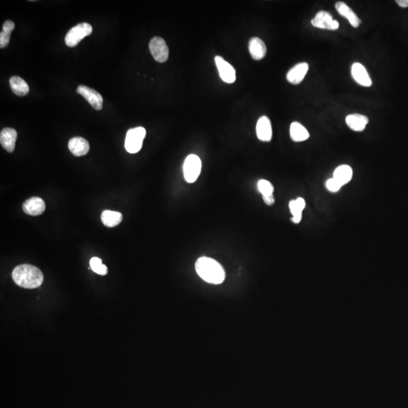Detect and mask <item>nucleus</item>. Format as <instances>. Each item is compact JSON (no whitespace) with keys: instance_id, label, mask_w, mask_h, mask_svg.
Returning a JSON list of instances; mask_svg holds the SVG:
<instances>
[{"instance_id":"obj_12","label":"nucleus","mask_w":408,"mask_h":408,"mask_svg":"<svg viewBox=\"0 0 408 408\" xmlns=\"http://www.w3.org/2000/svg\"><path fill=\"white\" fill-rule=\"evenodd\" d=\"M46 210V203L40 197H33L28 199L23 204V210L30 216H39Z\"/></svg>"},{"instance_id":"obj_30","label":"nucleus","mask_w":408,"mask_h":408,"mask_svg":"<svg viewBox=\"0 0 408 408\" xmlns=\"http://www.w3.org/2000/svg\"><path fill=\"white\" fill-rule=\"evenodd\" d=\"M396 3L398 6L402 8L408 7V0H397Z\"/></svg>"},{"instance_id":"obj_19","label":"nucleus","mask_w":408,"mask_h":408,"mask_svg":"<svg viewBox=\"0 0 408 408\" xmlns=\"http://www.w3.org/2000/svg\"><path fill=\"white\" fill-rule=\"evenodd\" d=\"M11 89L15 95L18 96H25L29 92L30 88L25 79L20 76H12L9 80Z\"/></svg>"},{"instance_id":"obj_14","label":"nucleus","mask_w":408,"mask_h":408,"mask_svg":"<svg viewBox=\"0 0 408 408\" xmlns=\"http://www.w3.org/2000/svg\"><path fill=\"white\" fill-rule=\"evenodd\" d=\"M70 151L76 157H82L89 151V144L87 139L82 137H74L68 142Z\"/></svg>"},{"instance_id":"obj_7","label":"nucleus","mask_w":408,"mask_h":408,"mask_svg":"<svg viewBox=\"0 0 408 408\" xmlns=\"http://www.w3.org/2000/svg\"><path fill=\"white\" fill-rule=\"evenodd\" d=\"M315 28L320 29L336 30L339 29V24L334 20L332 15L326 11H320L311 22Z\"/></svg>"},{"instance_id":"obj_9","label":"nucleus","mask_w":408,"mask_h":408,"mask_svg":"<svg viewBox=\"0 0 408 408\" xmlns=\"http://www.w3.org/2000/svg\"><path fill=\"white\" fill-rule=\"evenodd\" d=\"M215 62L219 71L221 79L226 84H233L236 80L235 70L229 62L223 59L222 57H215Z\"/></svg>"},{"instance_id":"obj_23","label":"nucleus","mask_w":408,"mask_h":408,"mask_svg":"<svg viewBox=\"0 0 408 408\" xmlns=\"http://www.w3.org/2000/svg\"><path fill=\"white\" fill-rule=\"evenodd\" d=\"M353 172L352 169L348 165H341L336 169L333 178L337 180L342 186L350 182L352 178Z\"/></svg>"},{"instance_id":"obj_5","label":"nucleus","mask_w":408,"mask_h":408,"mask_svg":"<svg viewBox=\"0 0 408 408\" xmlns=\"http://www.w3.org/2000/svg\"><path fill=\"white\" fill-rule=\"evenodd\" d=\"M202 162L200 157L195 154H190L186 159L183 166L185 179L189 183H193L198 178L201 172Z\"/></svg>"},{"instance_id":"obj_1","label":"nucleus","mask_w":408,"mask_h":408,"mask_svg":"<svg viewBox=\"0 0 408 408\" xmlns=\"http://www.w3.org/2000/svg\"><path fill=\"white\" fill-rule=\"evenodd\" d=\"M12 278L16 284L26 289H35L44 282L43 272L31 264H20L12 272Z\"/></svg>"},{"instance_id":"obj_21","label":"nucleus","mask_w":408,"mask_h":408,"mask_svg":"<svg viewBox=\"0 0 408 408\" xmlns=\"http://www.w3.org/2000/svg\"><path fill=\"white\" fill-rule=\"evenodd\" d=\"M290 210L293 218L291 220L293 222L298 224L302 219V211L305 207V201L302 197H299L296 200H291L289 203Z\"/></svg>"},{"instance_id":"obj_27","label":"nucleus","mask_w":408,"mask_h":408,"mask_svg":"<svg viewBox=\"0 0 408 408\" xmlns=\"http://www.w3.org/2000/svg\"><path fill=\"white\" fill-rule=\"evenodd\" d=\"M10 34H8V33H4L3 31L0 33V47L2 49L6 47L8 44H9V42H10Z\"/></svg>"},{"instance_id":"obj_6","label":"nucleus","mask_w":408,"mask_h":408,"mask_svg":"<svg viewBox=\"0 0 408 408\" xmlns=\"http://www.w3.org/2000/svg\"><path fill=\"white\" fill-rule=\"evenodd\" d=\"M150 52L153 58L159 63H164L169 58V48L162 38L155 36L149 44Z\"/></svg>"},{"instance_id":"obj_22","label":"nucleus","mask_w":408,"mask_h":408,"mask_svg":"<svg viewBox=\"0 0 408 408\" xmlns=\"http://www.w3.org/2000/svg\"><path fill=\"white\" fill-rule=\"evenodd\" d=\"M101 219L105 226L113 228L120 224L123 220V215L119 212L105 210L101 213Z\"/></svg>"},{"instance_id":"obj_24","label":"nucleus","mask_w":408,"mask_h":408,"mask_svg":"<svg viewBox=\"0 0 408 408\" xmlns=\"http://www.w3.org/2000/svg\"><path fill=\"white\" fill-rule=\"evenodd\" d=\"M90 267L92 270L98 275H105L108 274V268L102 264L101 259L99 258H92L90 260Z\"/></svg>"},{"instance_id":"obj_15","label":"nucleus","mask_w":408,"mask_h":408,"mask_svg":"<svg viewBox=\"0 0 408 408\" xmlns=\"http://www.w3.org/2000/svg\"><path fill=\"white\" fill-rule=\"evenodd\" d=\"M335 7L337 12L342 17H345L353 28H357L361 24V19L352 11L350 6L343 2H337Z\"/></svg>"},{"instance_id":"obj_28","label":"nucleus","mask_w":408,"mask_h":408,"mask_svg":"<svg viewBox=\"0 0 408 408\" xmlns=\"http://www.w3.org/2000/svg\"><path fill=\"white\" fill-rule=\"evenodd\" d=\"M15 25L13 22H12V21H6L4 25H3V31L11 35L12 32L15 29Z\"/></svg>"},{"instance_id":"obj_20","label":"nucleus","mask_w":408,"mask_h":408,"mask_svg":"<svg viewBox=\"0 0 408 408\" xmlns=\"http://www.w3.org/2000/svg\"><path fill=\"white\" fill-rule=\"evenodd\" d=\"M290 134L291 139L296 142L305 141L309 138V132L302 124L298 122L292 123Z\"/></svg>"},{"instance_id":"obj_2","label":"nucleus","mask_w":408,"mask_h":408,"mask_svg":"<svg viewBox=\"0 0 408 408\" xmlns=\"http://www.w3.org/2000/svg\"><path fill=\"white\" fill-rule=\"evenodd\" d=\"M195 269L197 275L203 280L213 284H220L226 277L222 266L211 258H199L196 262Z\"/></svg>"},{"instance_id":"obj_17","label":"nucleus","mask_w":408,"mask_h":408,"mask_svg":"<svg viewBox=\"0 0 408 408\" xmlns=\"http://www.w3.org/2000/svg\"><path fill=\"white\" fill-rule=\"evenodd\" d=\"M17 136V132L14 129L5 128L2 130L0 133V142L3 148H5L8 152H13Z\"/></svg>"},{"instance_id":"obj_16","label":"nucleus","mask_w":408,"mask_h":408,"mask_svg":"<svg viewBox=\"0 0 408 408\" xmlns=\"http://www.w3.org/2000/svg\"><path fill=\"white\" fill-rule=\"evenodd\" d=\"M249 52L254 60H262L266 56L267 48L262 39L258 37H253L249 42Z\"/></svg>"},{"instance_id":"obj_29","label":"nucleus","mask_w":408,"mask_h":408,"mask_svg":"<svg viewBox=\"0 0 408 408\" xmlns=\"http://www.w3.org/2000/svg\"><path fill=\"white\" fill-rule=\"evenodd\" d=\"M262 199L263 200H264V203L269 206L273 205L275 201L274 195L264 196V197H262Z\"/></svg>"},{"instance_id":"obj_10","label":"nucleus","mask_w":408,"mask_h":408,"mask_svg":"<svg viewBox=\"0 0 408 408\" xmlns=\"http://www.w3.org/2000/svg\"><path fill=\"white\" fill-rule=\"evenodd\" d=\"M309 68V64L305 63V62L297 64L288 71V74H287V79L288 82L293 85H298V84H301L305 78V75L307 74Z\"/></svg>"},{"instance_id":"obj_11","label":"nucleus","mask_w":408,"mask_h":408,"mask_svg":"<svg viewBox=\"0 0 408 408\" xmlns=\"http://www.w3.org/2000/svg\"><path fill=\"white\" fill-rule=\"evenodd\" d=\"M256 135L260 141L269 142L272 138V127L270 119L262 116L258 119L256 124Z\"/></svg>"},{"instance_id":"obj_4","label":"nucleus","mask_w":408,"mask_h":408,"mask_svg":"<svg viewBox=\"0 0 408 408\" xmlns=\"http://www.w3.org/2000/svg\"><path fill=\"white\" fill-rule=\"evenodd\" d=\"M92 33V25L88 23H81L73 27L65 36V44L69 47H75L86 36Z\"/></svg>"},{"instance_id":"obj_18","label":"nucleus","mask_w":408,"mask_h":408,"mask_svg":"<svg viewBox=\"0 0 408 408\" xmlns=\"http://www.w3.org/2000/svg\"><path fill=\"white\" fill-rule=\"evenodd\" d=\"M345 122L351 130L355 132L364 131L365 127L369 123V119L366 116L359 114H350L345 118Z\"/></svg>"},{"instance_id":"obj_13","label":"nucleus","mask_w":408,"mask_h":408,"mask_svg":"<svg viewBox=\"0 0 408 408\" xmlns=\"http://www.w3.org/2000/svg\"><path fill=\"white\" fill-rule=\"evenodd\" d=\"M352 77L361 86L365 87H370L372 86V80L366 71L364 65L361 63H354L352 66Z\"/></svg>"},{"instance_id":"obj_26","label":"nucleus","mask_w":408,"mask_h":408,"mask_svg":"<svg viewBox=\"0 0 408 408\" xmlns=\"http://www.w3.org/2000/svg\"><path fill=\"white\" fill-rule=\"evenodd\" d=\"M342 186V185L334 178H330L326 182L327 189L331 191V192H336V191L341 189Z\"/></svg>"},{"instance_id":"obj_25","label":"nucleus","mask_w":408,"mask_h":408,"mask_svg":"<svg viewBox=\"0 0 408 408\" xmlns=\"http://www.w3.org/2000/svg\"><path fill=\"white\" fill-rule=\"evenodd\" d=\"M258 189L262 194V197L273 195L274 186H272L270 181H267V180H259L258 182Z\"/></svg>"},{"instance_id":"obj_8","label":"nucleus","mask_w":408,"mask_h":408,"mask_svg":"<svg viewBox=\"0 0 408 408\" xmlns=\"http://www.w3.org/2000/svg\"><path fill=\"white\" fill-rule=\"evenodd\" d=\"M76 92L82 95L94 109L101 111L103 107V98L101 94L91 88L83 85L78 87Z\"/></svg>"},{"instance_id":"obj_3","label":"nucleus","mask_w":408,"mask_h":408,"mask_svg":"<svg viewBox=\"0 0 408 408\" xmlns=\"http://www.w3.org/2000/svg\"><path fill=\"white\" fill-rule=\"evenodd\" d=\"M146 135V129L136 127L127 132L125 140V148L130 154H136L141 150Z\"/></svg>"}]
</instances>
